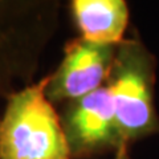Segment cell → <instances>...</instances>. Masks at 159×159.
I'll return each mask as SVG.
<instances>
[{
  "instance_id": "6da1fadb",
  "label": "cell",
  "mask_w": 159,
  "mask_h": 159,
  "mask_svg": "<svg viewBox=\"0 0 159 159\" xmlns=\"http://www.w3.org/2000/svg\"><path fill=\"white\" fill-rule=\"evenodd\" d=\"M47 78L9 94L0 119V159H70L66 137Z\"/></svg>"
},
{
  "instance_id": "7a4b0ae2",
  "label": "cell",
  "mask_w": 159,
  "mask_h": 159,
  "mask_svg": "<svg viewBox=\"0 0 159 159\" xmlns=\"http://www.w3.org/2000/svg\"><path fill=\"white\" fill-rule=\"evenodd\" d=\"M106 86L113 98L119 133L126 143L157 130L154 60L138 40H122L116 47Z\"/></svg>"
},
{
  "instance_id": "3957f363",
  "label": "cell",
  "mask_w": 159,
  "mask_h": 159,
  "mask_svg": "<svg viewBox=\"0 0 159 159\" xmlns=\"http://www.w3.org/2000/svg\"><path fill=\"white\" fill-rule=\"evenodd\" d=\"M62 129L70 155H84L126 142L118 129L110 90L106 85L69 103L62 117Z\"/></svg>"
},
{
  "instance_id": "277c9868",
  "label": "cell",
  "mask_w": 159,
  "mask_h": 159,
  "mask_svg": "<svg viewBox=\"0 0 159 159\" xmlns=\"http://www.w3.org/2000/svg\"><path fill=\"white\" fill-rule=\"evenodd\" d=\"M117 45L97 44L85 39L69 43L61 64L45 77V96L51 102L74 101L102 88L106 82Z\"/></svg>"
},
{
  "instance_id": "5b68a950",
  "label": "cell",
  "mask_w": 159,
  "mask_h": 159,
  "mask_svg": "<svg viewBox=\"0 0 159 159\" xmlns=\"http://www.w3.org/2000/svg\"><path fill=\"white\" fill-rule=\"evenodd\" d=\"M82 39L118 45L123 40L129 9L122 0H76L72 4Z\"/></svg>"
},
{
  "instance_id": "8992f818",
  "label": "cell",
  "mask_w": 159,
  "mask_h": 159,
  "mask_svg": "<svg viewBox=\"0 0 159 159\" xmlns=\"http://www.w3.org/2000/svg\"><path fill=\"white\" fill-rule=\"evenodd\" d=\"M7 7L0 3V82L4 78V74L8 73L12 65V60L6 58V52L8 48H11V32L12 28L8 27L7 21V13H6Z\"/></svg>"
},
{
  "instance_id": "52a82bcc",
  "label": "cell",
  "mask_w": 159,
  "mask_h": 159,
  "mask_svg": "<svg viewBox=\"0 0 159 159\" xmlns=\"http://www.w3.org/2000/svg\"><path fill=\"white\" fill-rule=\"evenodd\" d=\"M113 159H129V154H127V143L122 145L121 147H118L116 150V157Z\"/></svg>"
}]
</instances>
